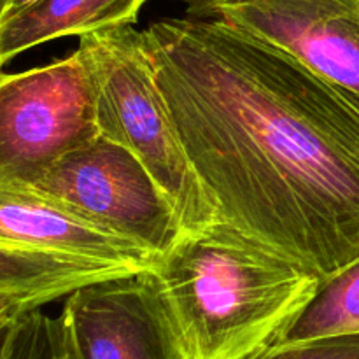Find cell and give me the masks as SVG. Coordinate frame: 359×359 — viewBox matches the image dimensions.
I'll list each match as a JSON object with an SVG mask.
<instances>
[{
  "instance_id": "obj_1",
  "label": "cell",
  "mask_w": 359,
  "mask_h": 359,
  "mask_svg": "<svg viewBox=\"0 0 359 359\" xmlns=\"http://www.w3.org/2000/svg\"><path fill=\"white\" fill-rule=\"evenodd\" d=\"M217 219L321 279L359 256V95L216 18L142 30Z\"/></svg>"
},
{
  "instance_id": "obj_2",
  "label": "cell",
  "mask_w": 359,
  "mask_h": 359,
  "mask_svg": "<svg viewBox=\"0 0 359 359\" xmlns=\"http://www.w3.org/2000/svg\"><path fill=\"white\" fill-rule=\"evenodd\" d=\"M186 359H258L314 298L321 277L219 221L184 233L151 269Z\"/></svg>"
},
{
  "instance_id": "obj_3",
  "label": "cell",
  "mask_w": 359,
  "mask_h": 359,
  "mask_svg": "<svg viewBox=\"0 0 359 359\" xmlns=\"http://www.w3.org/2000/svg\"><path fill=\"white\" fill-rule=\"evenodd\" d=\"M90 67L100 135L132 151L170 200L184 233L219 223L182 147L156 84L144 34L133 25H116L79 37Z\"/></svg>"
},
{
  "instance_id": "obj_4",
  "label": "cell",
  "mask_w": 359,
  "mask_h": 359,
  "mask_svg": "<svg viewBox=\"0 0 359 359\" xmlns=\"http://www.w3.org/2000/svg\"><path fill=\"white\" fill-rule=\"evenodd\" d=\"M98 135L95 83L79 49L25 72H0V182L35 184Z\"/></svg>"
},
{
  "instance_id": "obj_5",
  "label": "cell",
  "mask_w": 359,
  "mask_h": 359,
  "mask_svg": "<svg viewBox=\"0 0 359 359\" xmlns=\"http://www.w3.org/2000/svg\"><path fill=\"white\" fill-rule=\"evenodd\" d=\"M30 188L160 258L184 235L170 200L142 161L104 135L60 158Z\"/></svg>"
},
{
  "instance_id": "obj_6",
  "label": "cell",
  "mask_w": 359,
  "mask_h": 359,
  "mask_svg": "<svg viewBox=\"0 0 359 359\" xmlns=\"http://www.w3.org/2000/svg\"><path fill=\"white\" fill-rule=\"evenodd\" d=\"M58 318L77 359H186L151 270L77 287Z\"/></svg>"
},
{
  "instance_id": "obj_7",
  "label": "cell",
  "mask_w": 359,
  "mask_h": 359,
  "mask_svg": "<svg viewBox=\"0 0 359 359\" xmlns=\"http://www.w3.org/2000/svg\"><path fill=\"white\" fill-rule=\"evenodd\" d=\"M280 49L359 95V0H219L193 9Z\"/></svg>"
},
{
  "instance_id": "obj_8",
  "label": "cell",
  "mask_w": 359,
  "mask_h": 359,
  "mask_svg": "<svg viewBox=\"0 0 359 359\" xmlns=\"http://www.w3.org/2000/svg\"><path fill=\"white\" fill-rule=\"evenodd\" d=\"M0 244L125 266L154 269L160 256L102 230L30 186L0 182Z\"/></svg>"
},
{
  "instance_id": "obj_9",
  "label": "cell",
  "mask_w": 359,
  "mask_h": 359,
  "mask_svg": "<svg viewBox=\"0 0 359 359\" xmlns=\"http://www.w3.org/2000/svg\"><path fill=\"white\" fill-rule=\"evenodd\" d=\"M147 0H35L0 18V67L21 53L69 35L133 25Z\"/></svg>"
},
{
  "instance_id": "obj_10",
  "label": "cell",
  "mask_w": 359,
  "mask_h": 359,
  "mask_svg": "<svg viewBox=\"0 0 359 359\" xmlns=\"http://www.w3.org/2000/svg\"><path fill=\"white\" fill-rule=\"evenodd\" d=\"M135 273L125 266L0 244V293L44 294L51 300L97 280Z\"/></svg>"
},
{
  "instance_id": "obj_11",
  "label": "cell",
  "mask_w": 359,
  "mask_h": 359,
  "mask_svg": "<svg viewBox=\"0 0 359 359\" xmlns=\"http://www.w3.org/2000/svg\"><path fill=\"white\" fill-rule=\"evenodd\" d=\"M342 333H359V256L321 279L314 298L276 347Z\"/></svg>"
},
{
  "instance_id": "obj_12",
  "label": "cell",
  "mask_w": 359,
  "mask_h": 359,
  "mask_svg": "<svg viewBox=\"0 0 359 359\" xmlns=\"http://www.w3.org/2000/svg\"><path fill=\"white\" fill-rule=\"evenodd\" d=\"M60 319L34 309L11 323L4 359H53Z\"/></svg>"
},
{
  "instance_id": "obj_13",
  "label": "cell",
  "mask_w": 359,
  "mask_h": 359,
  "mask_svg": "<svg viewBox=\"0 0 359 359\" xmlns=\"http://www.w3.org/2000/svg\"><path fill=\"white\" fill-rule=\"evenodd\" d=\"M258 359H359V333H342L273 347Z\"/></svg>"
},
{
  "instance_id": "obj_14",
  "label": "cell",
  "mask_w": 359,
  "mask_h": 359,
  "mask_svg": "<svg viewBox=\"0 0 359 359\" xmlns=\"http://www.w3.org/2000/svg\"><path fill=\"white\" fill-rule=\"evenodd\" d=\"M53 302L49 297L34 293H0V332L11 323L34 309Z\"/></svg>"
},
{
  "instance_id": "obj_15",
  "label": "cell",
  "mask_w": 359,
  "mask_h": 359,
  "mask_svg": "<svg viewBox=\"0 0 359 359\" xmlns=\"http://www.w3.org/2000/svg\"><path fill=\"white\" fill-rule=\"evenodd\" d=\"M53 359H77L72 346H70L69 339H67L65 332H63L62 321H60V333H58V340H56L55 353H53Z\"/></svg>"
},
{
  "instance_id": "obj_16",
  "label": "cell",
  "mask_w": 359,
  "mask_h": 359,
  "mask_svg": "<svg viewBox=\"0 0 359 359\" xmlns=\"http://www.w3.org/2000/svg\"><path fill=\"white\" fill-rule=\"evenodd\" d=\"M32 2H35V0H0V18L7 16L11 13H16L18 9Z\"/></svg>"
},
{
  "instance_id": "obj_17",
  "label": "cell",
  "mask_w": 359,
  "mask_h": 359,
  "mask_svg": "<svg viewBox=\"0 0 359 359\" xmlns=\"http://www.w3.org/2000/svg\"><path fill=\"white\" fill-rule=\"evenodd\" d=\"M7 328L9 326H6V328L0 332V359L6 358V346H7Z\"/></svg>"
},
{
  "instance_id": "obj_18",
  "label": "cell",
  "mask_w": 359,
  "mask_h": 359,
  "mask_svg": "<svg viewBox=\"0 0 359 359\" xmlns=\"http://www.w3.org/2000/svg\"><path fill=\"white\" fill-rule=\"evenodd\" d=\"M184 2H189V4H191V9H198V7L209 6V4L219 2V0H184Z\"/></svg>"
}]
</instances>
